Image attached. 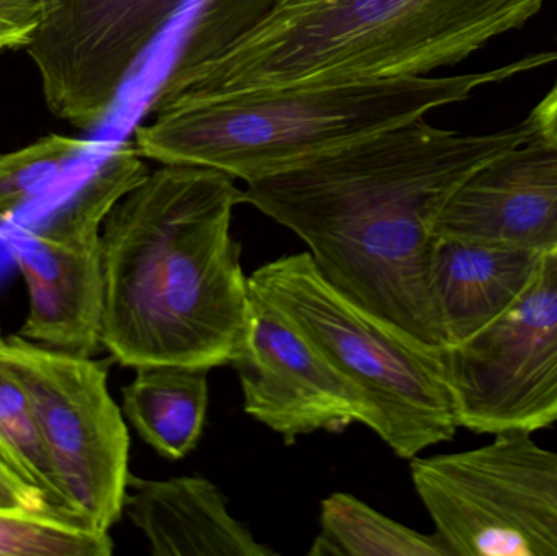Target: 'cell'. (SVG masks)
<instances>
[{"label":"cell","mask_w":557,"mask_h":556,"mask_svg":"<svg viewBox=\"0 0 557 556\" xmlns=\"http://www.w3.org/2000/svg\"><path fill=\"white\" fill-rule=\"evenodd\" d=\"M535 134L530 116L487 134L441 129L419 118L247 183L244 205L294 232L320 273L354 302L444 348L431 289L435 221L471 173Z\"/></svg>","instance_id":"cell-1"},{"label":"cell","mask_w":557,"mask_h":556,"mask_svg":"<svg viewBox=\"0 0 557 556\" xmlns=\"http://www.w3.org/2000/svg\"><path fill=\"white\" fill-rule=\"evenodd\" d=\"M214 169L163 163L108 214L101 348L124 368H221L240 356L251 291L232 221L244 189Z\"/></svg>","instance_id":"cell-2"},{"label":"cell","mask_w":557,"mask_h":556,"mask_svg":"<svg viewBox=\"0 0 557 556\" xmlns=\"http://www.w3.org/2000/svg\"><path fill=\"white\" fill-rule=\"evenodd\" d=\"M545 0H277L231 48L163 77L147 114L244 91L424 77L522 28Z\"/></svg>","instance_id":"cell-3"},{"label":"cell","mask_w":557,"mask_h":556,"mask_svg":"<svg viewBox=\"0 0 557 556\" xmlns=\"http://www.w3.org/2000/svg\"><path fill=\"white\" fill-rule=\"evenodd\" d=\"M557 62L540 52L450 77H401L244 91L176 104L134 129L144 159L206 166L245 183L292 172Z\"/></svg>","instance_id":"cell-4"},{"label":"cell","mask_w":557,"mask_h":556,"mask_svg":"<svg viewBox=\"0 0 557 556\" xmlns=\"http://www.w3.org/2000/svg\"><path fill=\"white\" fill-rule=\"evenodd\" d=\"M248 283L366 395L373 433L396 456L411 460L454 440L461 427L441 348L354 302L308 251L263 264Z\"/></svg>","instance_id":"cell-5"},{"label":"cell","mask_w":557,"mask_h":556,"mask_svg":"<svg viewBox=\"0 0 557 556\" xmlns=\"http://www.w3.org/2000/svg\"><path fill=\"white\" fill-rule=\"evenodd\" d=\"M0 359L32 401L65 511L110 532L124 515L131 437L107 362L2 329Z\"/></svg>","instance_id":"cell-6"},{"label":"cell","mask_w":557,"mask_h":556,"mask_svg":"<svg viewBox=\"0 0 557 556\" xmlns=\"http://www.w3.org/2000/svg\"><path fill=\"white\" fill-rule=\"evenodd\" d=\"M147 175L136 144H120L48 218L7 234V251L28 293L20 335L62 351L97 355L103 325L104 221Z\"/></svg>","instance_id":"cell-7"},{"label":"cell","mask_w":557,"mask_h":556,"mask_svg":"<svg viewBox=\"0 0 557 556\" xmlns=\"http://www.w3.org/2000/svg\"><path fill=\"white\" fill-rule=\"evenodd\" d=\"M416 493L454 556H557V453L529 433L411 459Z\"/></svg>","instance_id":"cell-8"},{"label":"cell","mask_w":557,"mask_h":556,"mask_svg":"<svg viewBox=\"0 0 557 556\" xmlns=\"http://www.w3.org/2000/svg\"><path fill=\"white\" fill-rule=\"evenodd\" d=\"M441 356L465 430L533 434L557 423L556 251L512 306Z\"/></svg>","instance_id":"cell-9"},{"label":"cell","mask_w":557,"mask_h":556,"mask_svg":"<svg viewBox=\"0 0 557 556\" xmlns=\"http://www.w3.org/2000/svg\"><path fill=\"white\" fill-rule=\"evenodd\" d=\"M186 0H46L25 48L46 104L77 127L100 123Z\"/></svg>","instance_id":"cell-10"},{"label":"cell","mask_w":557,"mask_h":556,"mask_svg":"<svg viewBox=\"0 0 557 556\" xmlns=\"http://www.w3.org/2000/svg\"><path fill=\"white\" fill-rule=\"evenodd\" d=\"M232 366L240 378L245 413L281 434L285 444L356 423L375 431V410L366 395L253 293L247 339Z\"/></svg>","instance_id":"cell-11"},{"label":"cell","mask_w":557,"mask_h":556,"mask_svg":"<svg viewBox=\"0 0 557 556\" xmlns=\"http://www.w3.org/2000/svg\"><path fill=\"white\" fill-rule=\"evenodd\" d=\"M434 235L553 254L557 248V144L535 134L484 163L445 202Z\"/></svg>","instance_id":"cell-12"},{"label":"cell","mask_w":557,"mask_h":556,"mask_svg":"<svg viewBox=\"0 0 557 556\" xmlns=\"http://www.w3.org/2000/svg\"><path fill=\"white\" fill-rule=\"evenodd\" d=\"M124 516L153 556H276L228 511L221 490L205 477H129Z\"/></svg>","instance_id":"cell-13"},{"label":"cell","mask_w":557,"mask_h":556,"mask_svg":"<svg viewBox=\"0 0 557 556\" xmlns=\"http://www.w3.org/2000/svg\"><path fill=\"white\" fill-rule=\"evenodd\" d=\"M543 255L486 242L435 237L431 289L445 346L465 342L512 306L539 270Z\"/></svg>","instance_id":"cell-14"},{"label":"cell","mask_w":557,"mask_h":556,"mask_svg":"<svg viewBox=\"0 0 557 556\" xmlns=\"http://www.w3.org/2000/svg\"><path fill=\"white\" fill-rule=\"evenodd\" d=\"M208 368L153 365L136 368L123 388V413L159 456L185 459L198 447L209 408Z\"/></svg>","instance_id":"cell-15"},{"label":"cell","mask_w":557,"mask_h":556,"mask_svg":"<svg viewBox=\"0 0 557 556\" xmlns=\"http://www.w3.org/2000/svg\"><path fill=\"white\" fill-rule=\"evenodd\" d=\"M308 556H454L438 538L382 515L349 493L321 502L320 532Z\"/></svg>","instance_id":"cell-16"},{"label":"cell","mask_w":557,"mask_h":556,"mask_svg":"<svg viewBox=\"0 0 557 556\" xmlns=\"http://www.w3.org/2000/svg\"><path fill=\"white\" fill-rule=\"evenodd\" d=\"M114 542L58 508H0V556H110Z\"/></svg>","instance_id":"cell-17"},{"label":"cell","mask_w":557,"mask_h":556,"mask_svg":"<svg viewBox=\"0 0 557 556\" xmlns=\"http://www.w3.org/2000/svg\"><path fill=\"white\" fill-rule=\"evenodd\" d=\"M0 462L62 509L61 493L46 454L32 401L22 382L0 359Z\"/></svg>","instance_id":"cell-18"},{"label":"cell","mask_w":557,"mask_h":556,"mask_svg":"<svg viewBox=\"0 0 557 556\" xmlns=\"http://www.w3.org/2000/svg\"><path fill=\"white\" fill-rule=\"evenodd\" d=\"M85 144L74 137H41L0 156V231L33 199L48 191L81 156Z\"/></svg>","instance_id":"cell-19"},{"label":"cell","mask_w":557,"mask_h":556,"mask_svg":"<svg viewBox=\"0 0 557 556\" xmlns=\"http://www.w3.org/2000/svg\"><path fill=\"white\" fill-rule=\"evenodd\" d=\"M277 0H201L165 77L211 61L250 32Z\"/></svg>","instance_id":"cell-20"},{"label":"cell","mask_w":557,"mask_h":556,"mask_svg":"<svg viewBox=\"0 0 557 556\" xmlns=\"http://www.w3.org/2000/svg\"><path fill=\"white\" fill-rule=\"evenodd\" d=\"M45 5L46 0H0V51L28 42Z\"/></svg>","instance_id":"cell-21"},{"label":"cell","mask_w":557,"mask_h":556,"mask_svg":"<svg viewBox=\"0 0 557 556\" xmlns=\"http://www.w3.org/2000/svg\"><path fill=\"white\" fill-rule=\"evenodd\" d=\"M0 508L46 509L54 506L49 505L39 490L23 482L0 462Z\"/></svg>","instance_id":"cell-22"},{"label":"cell","mask_w":557,"mask_h":556,"mask_svg":"<svg viewBox=\"0 0 557 556\" xmlns=\"http://www.w3.org/2000/svg\"><path fill=\"white\" fill-rule=\"evenodd\" d=\"M536 134L557 144V84L530 114Z\"/></svg>","instance_id":"cell-23"},{"label":"cell","mask_w":557,"mask_h":556,"mask_svg":"<svg viewBox=\"0 0 557 556\" xmlns=\"http://www.w3.org/2000/svg\"><path fill=\"white\" fill-rule=\"evenodd\" d=\"M555 251H556V254H557V248H556V250H555Z\"/></svg>","instance_id":"cell-24"}]
</instances>
